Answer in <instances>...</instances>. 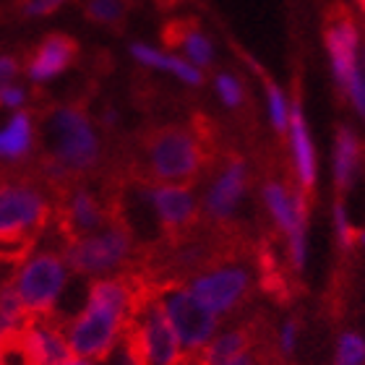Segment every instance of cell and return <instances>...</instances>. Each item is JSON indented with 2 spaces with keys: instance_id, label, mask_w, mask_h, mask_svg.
Listing matches in <instances>:
<instances>
[{
  "instance_id": "cell-1",
  "label": "cell",
  "mask_w": 365,
  "mask_h": 365,
  "mask_svg": "<svg viewBox=\"0 0 365 365\" xmlns=\"http://www.w3.org/2000/svg\"><path fill=\"white\" fill-rule=\"evenodd\" d=\"M50 220V204L29 182L0 185V251L3 259L16 264L31 251L39 230Z\"/></svg>"
},
{
  "instance_id": "cell-2",
  "label": "cell",
  "mask_w": 365,
  "mask_h": 365,
  "mask_svg": "<svg viewBox=\"0 0 365 365\" xmlns=\"http://www.w3.org/2000/svg\"><path fill=\"white\" fill-rule=\"evenodd\" d=\"M144 154L149 175L160 182H190L204 170V136L180 125L146 133Z\"/></svg>"
},
{
  "instance_id": "cell-3",
  "label": "cell",
  "mask_w": 365,
  "mask_h": 365,
  "mask_svg": "<svg viewBox=\"0 0 365 365\" xmlns=\"http://www.w3.org/2000/svg\"><path fill=\"white\" fill-rule=\"evenodd\" d=\"M154 295L175 329L182 352L198 355L217 331V313H212L182 284H154Z\"/></svg>"
},
{
  "instance_id": "cell-4",
  "label": "cell",
  "mask_w": 365,
  "mask_h": 365,
  "mask_svg": "<svg viewBox=\"0 0 365 365\" xmlns=\"http://www.w3.org/2000/svg\"><path fill=\"white\" fill-rule=\"evenodd\" d=\"M66 279L68 272L61 256L53 251H42L24 261L14 284L31 319H47L53 316L55 303L66 289Z\"/></svg>"
},
{
  "instance_id": "cell-5",
  "label": "cell",
  "mask_w": 365,
  "mask_h": 365,
  "mask_svg": "<svg viewBox=\"0 0 365 365\" xmlns=\"http://www.w3.org/2000/svg\"><path fill=\"white\" fill-rule=\"evenodd\" d=\"M50 136H53V160L71 173H89L99 162V141L78 107H61L50 118Z\"/></svg>"
},
{
  "instance_id": "cell-6",
  "label": "cell",
  "mask_w": 365,
  "mask_h": 365,
  "mask_svg": "<svg viewBox=\"0 0 365 365\" xmlns=\"http://www.w3.org/2000/svg\"><path fill=\"white\" fill-rule=\"evenodd\" d=\"M125 324H128V319L123 313L105 308V305L86 303L84 313L73 319V324L68 327L71 352H76V358L86 360L107 358L125 331Z\"/></svg>"
},
{
  "instance_id": "cell-7",
  "label": "cell",
  "mask_w": 365,
  "mask_h": 365,
  "mask_svg": "<svg viewBox=\"0 0 365 365\" xmlns=\"http://www.w3.org/2000/svg\"><path fill=\"white\" fill-rule=\"evenodd\" d=\"M130 251H133V240L128 227L123 222H115L105 232L71 240L66 248V261L76 274H102L128 261Z\"/></svg>"
},
{
  "instance_id": "cell-8",
  "label": "cell",
  "mask_w": 365,
  "mask_h": 365,
  "mask_svg": "<svg viewBox=\"0 0 365 365\" xmlns=\"http://www.w3.org/2000/svg\"><path fill=\"white\" fill-rule=\"evenodd\" d=\"M264 201L269 212L287 235L289 259L292 267L300 269L305 264V227H308V201L303 193H292L282 182H267L264 185Z\"/></svg>"
},
{
  "instance_id": "cell-9",
  "label": "cell",
  "mask_w": 365,
  "mask_h": 365,
  "mask_svg": "<svg viewBox=\"0 0 365 365\" xmlns=\"http://www.w3.org/2000/svg\"><path fill=\"white\" fill-rule=\"evenodd\" d=\"M144 201L154 209L157 220H160L162 230L170 240H180L185 235V230L193 227V222L198 217L196 198L188 188L182 185H168V182H146L144 188Z\"/></svg>"
},
{
  "instance_id": "cell-10",
  "label": "cell",
  "mask_w": 365,
  "mask_h": 365,
  "mask_svg": "<svg viewBox=\"0 0 365 365\" xmlns=\"http://www.w3.org/2000/svg\"><path fill=\"white\" fill-rule=\"evenodd\" d=\"M327 50L331 58V71H334L336 84L344 91H350L352 81L358 78V26L352 16L342 6H334L327 14Z\"/></svg>"
},
{
  "instance_id": "cell-11",
  "label": "cell",
  "mask_w": 365,
  "mask_h": 365,
  "mask_svg": "<svg viewBox=\"0 0 365 365\" xmlns=\"http://www.w3.org/2000/svg\"><path fill=\"white\" fill-rule=\"evenodd\" d=\"M248 284H251V277L245 269L220 267L209 274L196 277L188 289L212 313H227L248 295Z\"/></svg>"
},
{
  "instance_id": "cell-12",
  "label": "cell",
  "mask_w": 365,
  "mask_h": 365,
  "mask_svg": "<svg viewBox=\"0 0 365 365\" xmlns=\"http://www.w3.org/2000/svg\"><path fill=\"white\" fill-rule=\"evenodd\" d=\"M21 344L29 365H63L71 355L68 336L63 334L55 316L31 319L21 331Z\"/></svg>"
},
{
  "instance_id": "cell-13",
  "label": "cell",
  "mask_w": 365,
  "mask_h": 365,
  "mask_svg": "<svg viewBox=\"0 0 365 365\" xmlns=\"http://www.w3.org/2000/svg\"><path fill=\"white\" fill-rule=\"evenodd\" d=\"M245 185H248V170L243 160H232L222 170L220 178L206 193V214L214 222H227L237 209V201L243 198Z\"/></svg>"
},
{
  "instance_id": "cell-14",
  "label": "cell",
  "mask_w": 365,
  "mask_h": 365,
  "mask_svg": "<svg viewBox=\"0 0 365 365\" xmlns=\"http://www.w3.org/2000/svg\"><path fill=\"white\" fill-rule=\"evenodd\" d=\"M63 232L68 235L71 240H78V237L91 235L94 230L105 222V209L99 204L97 196H91L86 188H73L63 204Z\"/></svg>"
},
{
  "instance_id": "cell-15",
  "label": "cell",
  "mask_w": 365,
  "mask_h": 365,
  "mask_svg": "<svg viewBox=\"0 0 365 365\" xmlns=\"http://www.w3.org/2000/svg\"><path fill=\"white\" fill-rule=\"evenodd\" d=\"M78 53V45L68 34H50V37L37 47V53L29 61V78L31 81H50L58 73L68 68Z\"/></svg>"
},
{
  "instance_id": "cell-16",
  "label": "cell",
  "mask_w": 365,
  "mask_h": 365,
  "mask_svg": "<svg viewBox=\"0 0 365 365\" xmlns=\"http://www.w3.org/2000/svg\"><path fill=\"white\" fill-rule=\"evenodd\" d=\"M289 141H292V160H295L300 185L305 190H311L316 185V152H313L308 125H305L303 107L297 99L289 105Z\"/></svg>"
},
{
  "instance_id": "cell-17",
  "label": "cell",
  "mask_w": 365,
  "mask_h": 365,
  "mask_svg": "<svg viewBox=\"0 0 365 365\" xmlns=\"http://www.w3.org/2000/svg\"><path fill=\"white\" fill-rule=\"evenodd\" d=\"M130 55H133L138 63L149 66V68H160V71H170V73H175L180 81H185V84L198 86L201 81H204L201 68H196L190 61H182V58H175V55H165V53H160V50L149 47V45H133L130 47Z\"/></svg>"
},
{
  "instance_id": "cell-18",
  "label": "cell",
  "mask_w": 365,
  "mask_h": 365,
  "mask_svg": "<svg viewBox=\"0 0 365 365\" xmlns=\"http://www.w3.org/2000/svg\"><path fill=\"white\" fill-rule=\"evenodd\" d=\"M34 141L29 113H16L11 120L0 128V160H21L26 157Z\"/></svg>"
},
{
  "instance_id": "cell-19",
  "label": "cell",
  "mask_w": 365,
  "mask_h": 365,
  "mask_svg": "<svg viewBox=\"0 0 365 365\" xmlns=\"http://www.w3.org/2000/svg\"><path fill=\"white\" fill-rule=\"evenodd\" d=\"M29 321L31 313L26 311V305H24L16 284H3L0 287V334H21L24 329L29 327Z\"/></svg>"
},
{
  "instance_id": "cell-20",
  "label": "cell",
  "mask_w": 365,
  "mask_h": 365,
  "mask_svg": "<svg viewBox=\"0 0 365 365\" xmlns=\"http://www.w3.org/2000/svg\"><path fill=\"white\" fill-rule=\"evenodd\" d=\"M358 168V138L352 128H339L334 146V180L339 188H350Z\"/></svg>"
},
{
  "instance_id": "cell-21",
  "label": "cell",
  "mask_w": 365,
  "mask_h": 365,
  "mask_svg": "<svg viewBox=\"0 0 365 365\" xmlns=\"http://www.w3.org/2000/svg\"><path fill=\"white\" fill-rule=\"evenodd\" d=\"M264 86H267L269 118H272V125L277 128V133H287V130H289V105H287V97L282 94V89L274 84L269 76H264Z\"/></svg>"
},
{
  "instance_id": "cell-22",
  "label": "cell",
  "mask_w": 365,
  "mask_h": 365,
  "mask_svg": "<svg viewBox=\"0 0 365 365\" xmlns=\"http://www.w3.org/2000/svg\"><path fill=\"white\" fill-rule=\"evenodd\" d=\"M182 47H185L188 61L193 63L196 68H201V66H212L214 47L206 34H201V31H196V29H188V34H185V39H182Z\"/></svg>"
},
{
  "instance_id": "cell-23",
  "label": "cell",
  "mask_w": 365,
  "mask_h": 365,
  "mask_svg": "<svg viewBox=\"0 0 365 365\" xmlns=\"http://www.w3.org/2000/svg\"><path fill=\"white\" fill-rule=\"evenodd\" d=\"M86 14H89L91 21L118 24L125 16V0H89Z\"/></svg>"
},
{
  "instance_id": "cell-24",
  "label": "cell",
  "mask_w": 365,
  "mask_h": 365,
  "mask_svg": "<svg viewBox=\"0 0 365 365\" xmlns=\"http://www.w3.org/2000/svg\"><path fill=\"white\" fill-rule=\"evenodd\" d=\"M336 365H365V339L360 334H344L336 350Z\"/></svg>"
},
{
  "instance_id": "cell-25",
  "label": "cell",
  "mask_w": 365,
  "mask_h": 365,
  "mask_svg": "<svg viewBox=\"0 0 365 365\" xmlns=\"http://www.w3.org/2000/svg\"><path fill=\"white\" fill-rule=\"evenodd\" d=\"M217 91H220L222 102H225L227 107L243 105V86H240V81H237L235 76L220 73V76H217Z\"/></svg>"
},
{
  "instance_id": "cell-26",
  "label": "cell",
  "mask_w": 365,
  "mask_h": 365,
  "mask_svg": "<svg viewBox=\"0 0 365 365\" xmlns=\"http://www.w3.org/2000/svg\"><path fill=\"white\" fill-rule=\"evenodd\" d=\"M334 225H336L339 245H342V248H352V245H355V230H352L350 217H347V212H344L342 204L334 206Z\"/></svg>"
},
{
  "instance_id": "cell-27",
  "label": "cell",
  "mask_w": 365,
  "mask_h": 365,
  "mask_svg": "<svg viewBox=\"0 0 365 365\" xmlns=\"http://www.w3.org/2000/svg\"><path fill=\"white\" fill-rule=\"evenodd\" d=\"M347 97L352 99V105L358 107V113L365 118V53L360 55V63H358V78L352 81L350 91H347Z\"/></svg>"
},
{
  "instance_id": "cell-28",
  "label": "cell",
  "mask_w": 365,
  "mask_h": 365,
  "mask_svg": "<svg viewBox=\"0 0 365 365\" xmlns=\"http://www.w3.org/2000/svg\"><path fill=\"white\" fill-rule=\"evenodd\" d=\"M68 0H24L21 3V14L24 16H47L58 11L61 6H66Z\"/></svg>"
},
{
  "instance_id": "cell-29",
  "label": "cell",
  "mask_w": 365,
  "mask_h": 365,
  "mask_svg": "<svg viewBox=\"0 0 365 365\" xmlns=\"http://www.w3.org/2000/svg\"><path fill=\"white\" fill-rule=\"evenodd\" d=\"M24 89L16 84H3L0 86V107H21L24 105Z\"/></svg>"
},
{
  "instance_id": "cell-30",
  "label": "cell",
  "mask_w": 365,
  "mask_h": 365,
  "mask_svg": "<svg viewBox=\"0 0 365 365\" xmlns=\"http://www.w3.org/2000/svg\"><path fill=\"white\" fill-rule=\"evenodd\" d=\"M295 339H297V327L292 324V321H287L284 327H282V334H279V344H282V352L287 355V352H292V347H295Z\"/></svg>"
},
{
  "instance_id": "cell-31",
  "label": "cell",
  "mask_w": 365,
  "mask_h": 365,
  "mask_svg": "<svg viewBox=\"0 0 365 365\" xmlns=\"http://www.w3.org/2000/svg\"><path fill=\"white\" fill-rule=\"evenodd\" d=\"M16 71H19V61L11 58V55H3V58H0V86L8 84V81L14 78Z\"/></svg>"
},
{
  "instance_id": "cell-32",
  "label": "cell",
  "mask_w": 365,
  "mask_h": 365,
  "mask_svg": "<svg viewBox=\"0 0 365 365\" xmlns=\"http://www.w3.org/2000/svg\"><path fill=\"white\" fill-rule=\"evenodd\" d=\"M214 365H256V360H253L248 352H243V355H237V358H230V360H225V363H214Z\"/></svg>"
},
{
  "instance_id": "cell-33",
  "label": "cell",
  "mask_w": 365,
  "mask_h": 365,
  "mask_svg": "<svg viewBox=\"0 0 365 365\" xmlns=\"http://www.w3.org/2000/svg\"><path fill=\"white\" fill-rule=\"evenodd\" d=\"M63 365H91V363L86 358H68Z\"/></svg>"
},
{
  "instance_id": "cell-34",
  "label": "cell",
  "mask_w": 365,
  "mask_h": 365,
  "mask_svg": "<svg viewBox=\"0 0 365 365\" xmlns=\"http://www.w3.org/2000/svg\"><path fill=\"white\" fill-rule=\"evenodd\" d=\"M115 118H118V115H115L113 110H107V113H105V123H107V125H115Z\"/></svg>"
},
{
  "instance_id": "cell-35",
  "label": "cell",
  "mask_w": 365,
  "mask_h": 365,
  "mask_svg": "<svg viewBox=\"0 0 365 365\" xmlns=\"http://www.w3.org/2000/svg\"><path fill=\"white\" fill-rule=\"evenodd\" d=\"M360 240H363V245H365V230H363V232H360Z\"/></svg>"
},
{
  "instance_id": "cell-36",
  "label": "cell",
  "mask_w": 365,
  "mask_h": 365,
  "mask_svg": "<svg viewBox=\"0 0 365 365\" xmlns=\"http://www.w3.org/2000/svg\"><path fill=\"white\" fill-rule=\"evenodd\" d=\"M360 8H363V11H365V0H360Z\"/></svg>"
},
{
  "instance_id": "cell-37",
  "label": "cell",
  "mask_w": 365,
  "mask_h": 365,
  "mask_svg": "<svg viewBox=\"0 0 365 365\" xmlns=\"http://www.w3.org/2000/svg\"><path fill=\"white\" fill-rule=\"evenodd\" d=\"M0 350H3V334H0Z\"/></svg>"
}]
</instances>
